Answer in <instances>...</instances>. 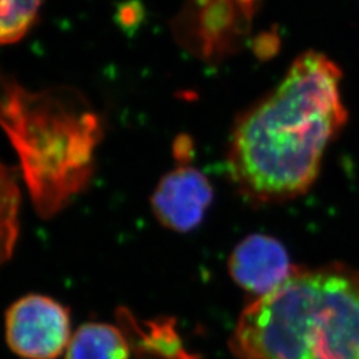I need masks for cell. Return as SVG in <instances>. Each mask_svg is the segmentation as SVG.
Listing matches in <instances>:
<instances>
[{
  "mask_svg": "<svg viewBox=\"0 0 359 359\" xmlns=\"http://www.w3.org/2000/svg\"><path fill=\"white\" fill-rule=\"evenodd\" d=\"M341 80L333 60L305 52L280 84L238 118L228 169L246 197L276 203L308 192L327 145L346 123Z\"/></svg>",
  "mask_w": 359,
  "mask_h": 359,
  "instance_id": "cell-1",
  "label": "cell"
},
{
  "mask_svg": "<svg viewBox=\"0 0 359 359\" xmlns=\"http://www.w3.org/2000/svg\"><path fill=\"white\" fill-rule=\"evenodd\" d=\"M0 128L40 217L59 215L88 187L103 121L79 90H29L0 71Z\"/></svg>",
  "mask_w": 359,
  "mask_h": 359,
  "instance_id": "cell-2",
  "label": "cell"
},
{
  "mask_svg": "<svg viewBox=\"0 0 359 359\" xmlns=\"http://www.w3.org/2000/svg\"><path fill=\"white\" fill-rule=\"evenodd\" d=\"M231 348L240 359H359V271L294 268L245 309Z\"/></svg>",
  "mask_w": 359,
  "mask_h": 359,
  "instance_id": "cell-3",
  "label": "cell"
},
{
  "mask_svg": "<svg viewBox=\"0 0 359 359\" xmlns=\"http://www.w3.org/2000/svg\"><path fill=\"white\" fill-rule=\"evenodd\" d=\"M4 333L7 345L20 358H59L72 337L71 314L51 297L27 294L7 310Z\"/></svg>",
  "mask_w": 359,
  "mask_h": 359,
  "instance_id": "cell-4",
  "label": "cell"
},
{
  "mask_svg": "<svg viewBox=\"0 0 359 359\" xmlns=\"http://www.w3.org/2000/svg\"><path fill=\"white\" fill-rule=\"evenodd\" d=\"M177 167L165 173L152 193L154 217L170 231L187 233L204 219L213 200V188L205 175L191 165L192 142L180 136L175 142Z\"/></svg>",
  "mask_w": 359,
  "mask_h": 359,
  "instance_id": "cell-5",
  "label": "cell"
},
{
  "mask_svg": "<svg viewBox=\"0 0 359 359\" xmlns=\"http://www.w3.org/2000/svg\"><path fill=\"white\" fill-rule=\"evenodd\" d=\"M259 0H193L181 18L184 44L205 59H221L248 35Z\"/></svg>",
  "mask_w": 359,
  "mask_h": 359,
  "instance_id": "cell-6",
  "label": "cell"
},
{
  "mask_svg": "<svg viewBox=\"0 0 359 359\" xmlns=\"http://www.w3.org/2000/svg\"><path fill=\"white\" fill-rule=\"evenodd\" d=\"M228 268L237 285L257 298L269 294L294 270L283 245L265 234H252L237 245Z\"/></svg>",
  "mask_w": 359,
  "mask_h": 359,
  "instance_id": "cell-7",
  "label": "cell"
},
{
  "mask_svg": "<svg viewBox=\"0 0 359 359\" xmlns=\"http://www.w3.org/2000/svg\"><path fill=\"white\" fill-rule=\"evenodd\" d=\"M117 318L136 359H194L170 318L140 322L124 308L118 310Z\"/></svg>",
  "mask_w": 359,
  "mask_h": 359,
  "instance_id": "cell-8",
  "label": "cell"
},
{
  "mask_svg": "<svg viewBox=\"0 0 359 359\" xmlns=\"http://www.w3.org/2000/svg\"><path fill=\"white\" fill-rule=\"evenodd\" d=\"M128 338L120 326L88 322L72 334L65 359H130Z\"/></svg>",
  "mask_w": 359,
  "mask_h": 359,
  "instance_id": "cell-9",
  "label": "cell"
},
{
  "mask_svg": "<svg viewBox=\"0 0 359 359\" xmlns=\"http://www.w3.org/2000/svg\"><path fill=\"white\" fill-rule=\"evenodd\" d=\"M20 189L11 168L0 163V268L11 258L19 236Z\"/></svg>",
  "mask_w": 359,
  "mask_h": 359,
  "instance_id": "cell-10",
  "label": "cell"
},
{
  "mask_svg": "<svg viewBox=\"0 0 359 359\" xmlns=\"http://www.w3.org/2000/svg\"><path fill=\"white\" fill-rule=\"evenodd\" d=\"M43 0H0V46L25 38L38 19Z\"/></svg>",
  "mask_w": 359,
  "mask_h": 359,
  "instance_id": "cell-11",
  "label": "cell"
}]
</instances>
